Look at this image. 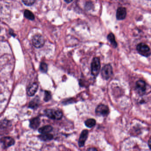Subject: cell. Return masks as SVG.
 <instances>
[{"mask_svg":"<svg viewBox=\"0 0 151 151\" xmlns=\"http://www.w3.org/2000/svg\"><path fill=\"white\" fill-rule=\"evenodd\" d=\"M45 113L47 116L53 120H60L63 116V112L59 109H47Z\"/></svg>","mask_w":151,"mask_h":151,"instance_id":"cell-1","label":"cell"},{"mask_svg":"<svg viewBox=\"0 0 151 151\" xmlns=\"http://www.w3.org/2000/svg\"><path fill=\"white\" fill-rule=\"evenodd\" d=\"M101 69V63L99 57H94L91 64V72L94 77H97Z\"/></svg>","mask_w":151,"mask_h":151,"instance_id":"cell-2","label":"cell"},{"mask_svg":"<svg viewBox=\"0 0 151 151\" xmlns=\"http://www.w3.org/2000/svg\"><path fill=\"white\" fill-rule=\"evenodd\" d=\"M113 75V68L110 64L105 65L101 70V76L104 80L109 79Z\"/></svg>","mask_w":151,"mask_h":151,"instance_id":"cell-3","label":"cell"},{"mask_svg":"<svg viewBox=\"0 0 151 151\" xmlns=\"http://www.w3.org/2000/svg\"><path fill=\"white\" fill-rule=\"evenodd\" d=\"M137 50L139 53L143 56L148 57L150 55V49L145 43H141L137 45Z\"/></svg>","mask_w":151,"mask_h":151,"instance_id":"cell-4","label":"cell"},{"mask_svg":"<svg viewBox=\"0 0 151 151\" xmlns=\"http://www.w3.org/2000/svg\"><path fill=\"white\" fill-rule=\"evenodd\" d=\"M146 83L143 80H139L137 81L135 86L137 93L140 96H143L146 91Z\"/></svg>","mask_w":151,"mask_h":151,"instance_id":"cell-5","label":"cell"},{"mask_svg":"<svg viewBox=\"0 0 151 151\" xmlns=\"http://www.w3.org/2000/svg\"><path fill=\"white\" fill-rule=\"evenodd\" d=\"M95 113L99 116H107L109 114V109L108 106L104 104H100L96 108Z\"/></svg>","mask_w":151,"mask_h":151,"instance_id":"cell-6","label":"cell"},{"mask_svg":"<svg viewBox=\"0 0 151 151\" xmlns=\"http://www.w3.org/2000/svg\"><path fill=\"white\" fill-rule=\"evenodd\" d=\"M32 44L37 48L42 47L45 45V40L42 35L36 34L32 38Z\"/></svg>","mask_w":151,"mask_h":151,"instance_id":"cell-7","label":"cell"},{"mask_svg":"<svg viewBox=\"0 0 151 151\" xmlns=\"http://www.w3.org/2000/svg\"><path fill=\"white\" fill-rule=\"evenodd\" d=\"M0 143L3 148H6L13 145L14 144L15 140L11 137H3L0 139Z\"/></svg>","mask_w":151,"mask_h":151,"instance_id":"cell-8","label":"cell"},{"mask_svg":"<svg viewBox=\"0 0 151 151\" xmlns=\"http://www.w3.org/2000/svg\"><path fill=\"white\" fill-rule=\"evenodd\" d=\"M88 131L87 130H84L81 132L78 140V145L79 147H83L84 146L86 141L88 137Z\"/></svg>","mask_w":151,"mask_h":151,"instance_id":"cell-9","label":"cell"},{"mask_svg":"<svg viewBox=\"0 0 151 151\" xmlns=\"http://www.w3.org/2000/svg\"><path fill=\"white\" fill-rule=\"evenodd\" d=\"M126 15H127V12L125 8H118L116 13V17L117 20H124L126 17Z\"/></svg>","mask_w":151,"mask_h":151,"instance_id":"cell-10","label":"cell"},{"mask_svg":"<svg viewBox=\"0 0 151 151\" xmlns=\"http://www.w3.org/2000/svg\"><path fill=\"white\" fill-rule=\"evenodd\" d=\"M38 88V85L37 83H34L32 84L28 87L27 90V94L29 96H32L37 92Z\"/></svg>","mask_w":151,"mask_h":151,"instance_id":"cell-11","label":"cell"},{"mask_svg":"<svg viewBox=\"0 0 151 151\" xmlns=\"http://www.w3.org/2000/svg\"><path fill=\"white\" fill-rule=\"evenodd\" d=\"M40 119L39 117H35L31 120L30 123V127L32 129H37L40 124Z\"/></svg>","mask_w":151,"mask_h":151,"instance_id":"cell-12","label":"cell"},{"mask_svg":"<svg viewBox=\"0 0 151 151\" xmlns=\"http://www.w3.org/2000/svg\"><path fill=\"white\" fill-rule=\"evenodd\" d=\"M53 130V127L51 125H46L44 127H41L39 129V132L41 134L48 133L52 131Z\"/></svg>","mask_w":151,"mask_h":151,"instance_id":"cell-13","label":"cell"},{"mask_svg":"<svg viewBox=\"0 0 151 151\" xmlns=\"http://www.w3.org/2000/svg\"><path fill=\"white\" fill-rule=\"evenodd\" d=\"M39 138L43 141H47V140H52L53 139V136L52 134H49V133H45V134H42L39 136Z\"/></svg>","mask_w":151,"mask_h":151,"instance_id":"cell-14","label":"cell"},{"mask_svg":"<svg viewBox=\"0 0 151 151\" xmlns=\"http://www.w3.org/2000/svg\"><path fill=\"white\" fill-rule=\"evenodd\" d=\"M109 41L110 42L112 45L114 47L116 48L117 46V43L115 40V38L114 35L112 33H109L107 37Z\"/></svg>","mask_w":151,"mask_h":151,"instance_id":"cell-15","label":"cell"},{"mask_svg":"<svg viewBox=\"0 0 151 151\" xmlns=\"http://www.w3.org/2000/svg\"><path fill=\"white\" fill-rule=\"evenodd\" d=\"M96 124V120L93 118L88 119L85 122L86 126L89 128H92L93 126H95Z\"/></svg>","mask_w":151,"mask_h":151,"instance_id":"cell-16","label":"cell"},{"mask_svg":"<svg viewBox=\"0 0 151 151\" xmlns=\"http://www.w3.org/2000/svg\"><path fill=\"white\" fill-rule=\"evenodd\" d=\"M39 104V100L37 99H35L30 102L29 104V107L34 109L38 107Z\"/></svg>","mask_w":151,"mask_h":151,"instance_id":"cell-17","label":"cell"},{"mask_svg":"<svg viewBox=\"0 0 151 151\" xmlns=\"http://www.w3.org/2000/svg\"><path fill=\"white\" fill-rule=\"evenodd\" d=\"M24 17L27 19L30 20H33L35 18L33 14L29 10H25L24 12Z\"/></svg>","mask_w":151,"mask_h":151,"instance_id":"cell-18","label":"cell"},{"mask_svg":"<svg viewBox=\"0 0 151 151\" xmlns=\"http://www.w3.org/2000/svg\"><path fill=\"white\" fill-rule=\"evenodd\" d=\"M47 65L45 63H42L40 65V70L43 73H46L47 71Z\"/></svg>","mask_w":151,"mask_h":151,"instance_id":"cell-19","label":"cell"},{"mask_svg":"<svg viewBox=\"0 0 151 151\" xmlns=\"http://www.w3.org/2000/svg\"><path fill=\"white\" fill-rule=\"evenodd\" d=\"M51 98H52V95H51V92L49 91H45V99H44L45 101H49L51 99Z\"/></svg>","mask_w":151,"mask_h":151,"instance_id":"cell-20","label":"cell"},{"mask_svg":"<svg viewBox=\"0 0 151 151\" xmlns=\"http://www.w3.org/2000/svg\"><path fill=\"white\" fill-rule=\"evenodd\" d=\"M24 5L27 6H31L34 4L35 0H22Z\"/></svg>","mask_w":151,"mask_h":151,"instance_id":"cell-21","label":"cell"},{"mask_svg":"<svg viewBox=\"0 0 151 151\" xmlns=\"http://www.w3.org/2000/svg\"><path fill=\"white\" fill-rule=\"evenodd\" d=\"M87 150H89V151H92V150H93V151H97V149L96 148L92 147V148L87 149Z\"/></svg>","mask_w":151,"mask_h":151,"instance_id":"cell-22","label":"cell"},{"mask_svg":"<svg viewBox=\"0 0 151 151\" xmlns=\"http://www.w3.org/2000/svg\"><path fill=\"white\" fill-rule=\"evenodd\" d=\"M151 138L149 139V140H148V146H149V148H151Z\"/></svg>","mask_w":151,"mask_h":151,"instance_id":"cell-23","label":"cell"},{"mask_svg":"<svg viewBox=\"0 0 151 151\" xmlns=\"http://www.w3.org/2000/svg\"><path fill=\"white\" fill-rule=\"evenodd\" d=\"M73 1V0H65V1L68 3H70V2H72Z\"/></svg>","mask_w":151,"mask_h":151,"instance_id":"cell-24","label":"cell"}]
</instances>
